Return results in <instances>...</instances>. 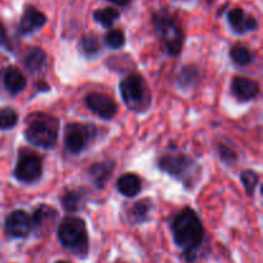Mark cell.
Masks as SVG:
<instances>
[{
	"label": "cell",
	"mask_w": 263,
	"mask_h": 263,
	"mask_svg": "<svg viewBox=\"0 0 263 263\" xmlns=\"http://www.w3.org/2000/svg\"><path fill=\"white\" fill-rule=\"evenodd\" d=\"M18 122V115L12 108H2L0 109V130L13 128Z\"/></svg>",
	"instance_id": "obj_22"
},
{
	"label": "cell",
	"mask_w": 263,
	"mask_h": 263,
	"mask_svg": "<svg viewBox=\"0 0 263 263\" xmlns=\"http://www.w3.org/2000/svg\"><path fill=\"white\" fill-rule=\"evenodd\" d=\"M151 208L148 200H141V202H136V204L131 208L130 217L135 221H143L148 215V211Z\"/></svg>",
	"instance_id": "obj_26"
},
{
	"label": "cell",
	"mask_w": 263,
	"mask_h": 263,
	"mask_svg": "<svg viewBox=\"0 0 263 263\" xmlns=\"http://www.w3.org/2000/svg\"><path fill=\"white\" fill-rule=\"evenodd\" d=\"M172 234L176 246L182 249L187 261H193L203 244L204 229L202 221L192 208H184L172 222Z\"/></svg>",
	"instance_id": "obj_1"
},
{
	"label": "cell",
	"mask_w": 263,
	"mask_h": 263,
	"mask_svg": "<svg viewBox=\"0 0 263 263\" xmlns=\"http://www.w3.org/2000/svg\"><path fill=\"white\" fill-rule=\"evenodd\" d=\"M240 179L244 187H246V192L248 193L249 195L253 194L254 189H256L257 184H258V175L254 171H252V170H247V171H244L243 174H241Z\"/></svg>",
	"instance_id": "obj_25"
},
{
	"label": "cell",
	"mask_w": 263,
	"mask_h": 263,
	"mask_svg": "<svg viewBox=\"0 0 263 263\" xmlns=\"http://www.w3.org/2000/svg\"><path fill=\"white\" fill-rule=\"evenodd\" d=\"M5 233L12 238H26L33 229L32 217L25 211H14L5 218Z\"/></svg>",
	"instance_id": "obj_9"
},
{
	"label": "cell",
	"mask_w": 263,
	"mask_h": 263,
	"mask_svg": "<svg viewBox=\"0 0 263 263\" xmlns=\"http://www.w3.org/2000/svg\"><path fill=\"white\" fill-rule=\"evenodd\" d=\"M57 263H67V262H63V261H61V262H57Z\"/></svg>",
	"instance_id": "obj_31"
},
{
	"label": "cell",
	"mask_w": 263,
	"mask_h": 263,
	"mask_svg": "<svg viewBox=\"0 0 263 263\" xmlns=\"http://www.w3.org/2000/svg\"><path fill=\"white\" fill-rule=\"evenodd\" d=\"M46 62V54L43 49L40 48H31L30 50L26 53L25 55V63L26 69L31 72V73H35L39 72Z\"/></svg>",
	"instance_id": "obj_17"
},
{
	"label": "cell",
	"mask_w": 263,
	"mask_h": 263,
	"mask_svg": "<svg viewBox=\"0 0 263 263\" xmlns=\"http://www.w3.org/2000/svg\"><path fill=\"white\" fill-rule=\"evenodd\" d=\"M154 28L163 41L167 53L177 55L182 48V31L176 21L166 12H159L154 15Z\"/></svg>",
	"instance_id": "obj_5"
},
{
	"label": "cell",
	"mask_w": 263,
	"mask_h": 263,
	"mask_svg": "<svg viewBox=\"0 0 263 263\" xmlns=\"http://www.w3.org/2000/svg\"><path fill=\"white\" fill-rule=\"evenodd\" d=\"M62 205L67 212H77L84 207V195L79 192H67L62 198Z\"/></svg>",
	"instance_id": "obj_19"
},
{
	"label": "cell",
	"mask_w": 263,
	"mask_h": 263,
	"mask_svg": "<svg viewBox=\"0 0 263 263\" xmlns=\"http://www.w3.org/2000/svg\"><path fill=\"white\" fill-rule=\"evenodd\" d=\"M57 211L49 205L41 204L36 208L32 216V223L36 228H46V225L51 226L55 221Z\"/></svg>",
	"instance_id": "obj_18"
},
{
	"label": "cell",
	"mask_w": 263,
	"mask_h": 263,
	"mask_svg": "<svg viewBox=\"0 0 263 263\" xmlns=\"http://www.w3.org/2000/svg\"><path fill=\"white\" fill-rule=\"evenodd\" d=\"M94 18L103 27L110 28L113 23L120 18V12L117 9H113V8H104V9L97 10L94 13Z\"/></svg>",
	"instance_id": "obj_20"
},
{
	"label": "cell",
	"mask_w": 263,
	"mask_h": 263,
	"mask_svg": "<svg viewBox=\"0 0 263 263\" xmlns=\"http://www.w3.org/2000/svg\"><path fill=\"white\" fill-rule=\"evenodd\" d=\"M58 238L64 248L69 249L76 256L85 258L89 252L86 225L79 217H66L58 229Z\"/></svg>",
	"instance_id": "obj_2"
},
{
	"label": "cell",
	"mask_w": 263,
	"mask_h": 263,
	"mask_svg": "<svg viewBox=\"0 0 263 263\" xmlns=\"http://www.w3.org/2000/svg\"><path fill=\"white\" fill-rule=\"evenodd\" d=\"M46 23V17L40 10L35 9L33 7L26 8L22 18L20 22V32L22 35H30L35 32L39 28L43 27Z\"/></svg>",
	"instance_id": "obj_13"
},
{
	"label": "cell",
	"mask_w": 263,
	"mask_h": 263,
	"mask_svg": "<svg viewBox=\"0 0 263 263\" xmlns=\"http://www.w3.org/2000/svg\"><path fill=\"white\" fill-rule=\"evenodd\" d=\"M94 135L95 128L92 126L69 123L66 126L64 131V146L69 153L80 154L86 148Z\"/></svg>",
	"instance_id": "obj_7"
},
{
	"label": "cell",
	"mask_w": 263,
	"mask_h": 263,
	"mask_svg": "<svg viewBox=\"0 0 263 263\" xmlns=\"http://www.w3.org/2000/svg\"><path fill=\"white\" fill-rule=\"evenodd\" d=\"M3 84L9 94L17 95L22 92L26 87V77L22 72L15 67H9L3 74Z\"/></svg>",
	"instance_id": "obj_14"
},
{
	"label": "cell",
	"mask_w": 263,
	"mask_h": 263,
	"mask_svg": "<svg viewBox=\"0 0 263 263\" xmlns=\"http://www.w3.org/2000/svg\"><path fill=\"white\" fill-rule=\"evenodd\" d=\"M231 91L239 100L248 102L259 94V85L248 77H235L231 84Z\"/></svg>",
	"instance_id": "obj_12"
},
{
	"label": "cell",
	"mask_w": 263,
	"mask_h": 263,
	"mask_svg": "<svg viewBox=\"0 0 263 263\" xmlns=\"http://www.w3.org/2000/svg\"><path fill=\"white\" fill-rule=\"evenodd\" d=\"M197 76V69L194 67H186V68L182 69V72L180 73L179 81L181 85H187L189 86L192 84L193 80Z\"/></svg>",
	"instance_id": "obj_27"
},
{
	"label": "cell",
	"mask_w": 263,
	"mask_h": 263,
	"mask_svg": "<svg viewBox=\"0 0 263 263\" xmlns=\"http://www.w3.org/2000/svg\"><path fill=\"white\" fill-rule=\"evenodd\" d=\"M41 174H43V162L40 157L28 151L21 153L14 168L15 179L20 180L21 182L31 184L37 181L41 177Z\"/></svg>",
	"instance_id": "obj_8"
},
{
	"label": "cell",
	"mask_w": 263,
	"mask_h": 263,
	"mask_svg": "<svg viewBox=\"0 0 263 263\" xmlns=\"http://www.w3.org/2000/svg\"><path fill=\"white\" fill-rule=\"evenodd\" d=\"M108 2H110V3H113V4L120 5V7H122V5L127 4V3L130 2V0H108Z\"/></svg>",
	"instance_id": "obj_30"
},
{
	"label": "cell",
	"mask_w": 263,
	"mask_h": 263,
	"mask_svg": "<svg viewBox=\"0 0 263 263\" xmlns=\"http://www.w3.org/2000/svg\"><path fill=\"white\" fill-rule=\"evenodd\" d=\"M104 41L109 48L120 49L125 44V33L121 30H109L105 33Z\"/></svg>",
	"instance_id": "obj_24"
},
{
	"label": "cell",
	"mask_w": 263,
	"mask_h": 263,
	"mask_svg": "<svg viewBox=\"0 0 263 263\" xmlns=\"http://www.w3.org/2000/svg\"><path fill=\"white\" fill-rule=\"evenodd\" d=\"M123 102L131 109H145L149 105V92L145 81L139 74H130L120 84Z\"/></svg>",
	"instance_id": "obj_6"
},
{
	"label": "cell",
	"mask_w": 263,
	"mask_h": 263,
	"mask_svg": "<svg viewBox=\"0 0 263 263\" xmlns=\"http://www.w3.org/2000/svg\"><path fill=\"white\" fill-rule=\"evenodd\" d=\"M0 48L5 49V50H12L10 49V44H9V39H8L7 31H5L4 25L0 22Z\"/></svg>",
	"instance_id": "obj_29"
},
{
	"label": "cell",
	"mask_w": 263,
	"mask_h": 263,
	"mask_svg": "<svg viewBox=\"0 0 263 263\" xmlns=\"http://www.w3.org/2000/svg\"><path fill=\"white\" fill-rule=\"evenodd\" d=\"M158 164L162 171L167 172L184 184H189V187L192 186V182L195 181V177L199 175V167L193 159L181 153L167 154L159 159Z\"/></svg>",
	"instance_id": "obj_4"
},
{
	"label": "cell",
	"mask_w": 263,
	"mask_h": 263,
	"mask_svg": "<svg viewBox=\"0 0 263 263\" xmlns=\"http://www.w3.org/2000/svg\"><path fill=\"white\" fill-rule=\"evenodd\" d=\"M85 103L91 112H94L95 115L104 118V120H110L117 113L116 103L107 95L99 94V92H91V94L87 95Z\"/></svg>",
	"instance_id": "obj_10"
},
{
	"label": "cell",
	"mask_w": 263,
	"mask_h": 263,
	"mask_svg": "<svg viewBox=\"0 0 263 263\" xmlns=\"http://www.w3.org/2000/svg\"><path fill=\"white\" fill-rule=\"evenodd\" d=\"M230 57H231V61L236 64V66H247L252 62V54L246 46H240V45H236L231 49L230 51Z\"/></svg>",
	"instance_id": "obj_21"
},
{
	"label": "cell",
	"mask_w": 263,
	"mask_h": 263,
	"mask_svg": "<svg viewBox=\"0 0 263 263\" xmlns=\"http://www.w3.org/2000/svg\"><path fill=\"white\" fill-rule=\"evenodd\" d=\"M117 189L122 195L133 198L141 190V181L136 175L126 174L117 180Z\"/></svg>",
	"instance_id": "obj_15"
},
{
	"label": "cell",
	"mask_w": 263,
	"mask_h": 263,
	"mask_svg": "<svg viewBox=\"0 0 263 263\" xmlns=\"http://www.w3.org/2000/svg\"><path fill=\"white\" fill-rule=\"evenodd\" d=\"M228 20L234 32L239 33V35H243L247 31H253L258 27L256 18L252 15H247L246 12L240 8L231 9L228 14Z\"/></svg>",
	"instance_id": "obj_11"
},
{
	"label": "cell",
	"mask_w": 263,
	"mask_h": 263,
	"mask_svg": "<svg viewBox=\"0 0 263 263\" xmlns=\"http://www.w3.org/2000/svg\"><path fill=\"white\" fill-rule=\"evenodd\" d=\"M80 50L86 57H95L100 51V45L94 36H85L80 43Z\"/></svg>",
	"instance_id": "obj_23"
},
{
	"label": "cell",
	"mask_w": 263,
	"mask_h": 263,
	"mask_svg": "<svg viewBox=\"0 0 263 263\" xmlns=\"http://www.w3.org/2000/svg\"><path fill=\"white\" fill-rule=\"evenodd\" d=\"M113 168H115V164L112 162L97 163L90 167L89 175L98 187H103L105 185V182L108 181V179L112 176Z\"/></svg>",
	"instance_id": "obj_16"
},
{
	"label": "cell",
	"mask_w": 263,
	"mask_h": 263,
	"mask_svg": "<svg viewBox=\"0 0 263 263\" xmlns=\"http://www.w3.org/2000/svg\"><path fill=\"white\" fill-rule=\"evenodd\" d=\"M218 151H220V156H221V158H222L223 162H226V163H229V164L235 163L236 154L233 149L229 148V146H226V145H223V144H221V145L218 146Z\"/></svg>",
	"instance_id": "obj_28"
},
{
	"label": "cell",
	"mask_w": 263,
	"mask_h": 263,
	"mask_svg": "<svg viewBox=\"0 0 263 263\" xmlns=\"http://www.w3.org/2000/svg\"><path fill=\"white\" fill-rule=\"evenodd\" d=\"M59 130V121L54 117L43 113L33 116V120H30L26 128V139L31 144L40 148H53L57 143Z\"/></svg>",
	"instance_id": "obj_3"
}]
</instances>
